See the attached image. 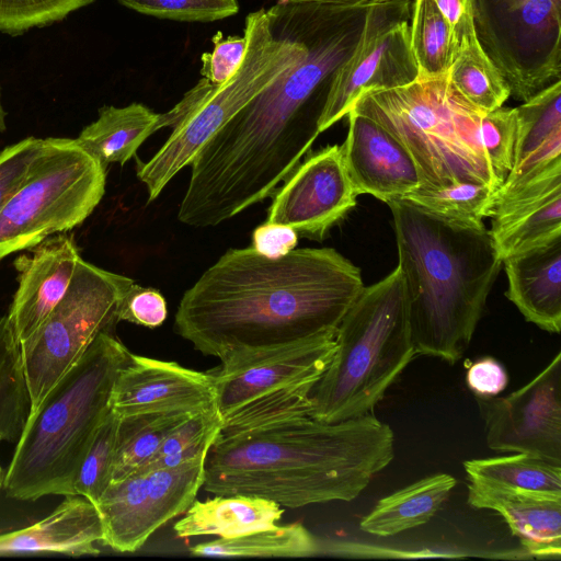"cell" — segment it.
Returning <instances> with one entry per match:
<instances>
[{"mask_svg":"<svg viewBox=\"0 0 561 561\" xmlns=\"http://www.w3.org/2000/svg\"><path fill=\"white\" fill-rule=\"evenodd\" d=\"M364 288L360 270L332 248L278 259L230 249L182 296L174 331L204 355L335 332Z\"/></svg>","mask_w":561,"mask_h":561,"instance_id":"obj_1","label":"cell"},{"mask_svg":"<svg viewBox=\"0 0 561 561\" xmlns=\"http://www.w3.org/2000/svg\"><path fill=\"white\" fill-rule=\"evenodd\" d=\"M368 2L289 3L307 54L198 150L195 168L217 192L251 206L298 167L320 134L331 78L357 44Z\"/></svg>","mask_w":561,"mask_h":561,"instance_id":"obj_2","label":"cell"},{"mask_svg":"<svg viewBox=\"0 0 561 561\" xmlns=\"http://www.w3.org/2000/svg\"><path fill=\"white\" fill-rule=\"evenodd\" d=\"M394 457V434L366 414L340 422L290 417L222 433L210 445L205 491L247 494L298 508L351 502Z\"/></svg>","mask_w":561,"mask_h":561,"instance_id":"obj_3","label":"cell"},{"mask_svg":"<svg viewBox=\"0 0 561 561\" xmlns=\"http://www.w3.org/2000/svg\"><path fill=\"white\" fill-rule=\"evenodd\" d=\"M415 354L457 363L468 348L502 266L490 230L387 203Z\"/></svg>","mask_w":561,"mask_h":561,"instance_id":"obj_4","label":"cell"},{"mask_svg":"<svg viewBox=\"0 0 561 561\" xmlns=\"http://www.w3.org/2000/svg\"><path fill=\"white\" fill-rule=\"evenodd\" d=\"M131 352L102 332L31 412L3 477L8 496L35 501L75 495L78 468L111 410L115 379Z\"/></svg>","mask_w":561,"mask_h":561,"instance_id":"obj_5","label":"cell"},{"mask_svg":"<svg viewBox=\"0 0 561 561\" xmlns=\"http://www.w3.org/2000/svg\"><path fill=\"white\" fill-rule=\"evenodd\" d=\"M335 343L310 393L311 416L323 422L370 414L415 355L399 266L378 283L364 286L343 316Z\"/></svg>","mask_w":561,"mask_h":561,"instance_id":"obj_6","label":"cell"},{"mask_svg":"<svg viewBox=\"0 0 561 561\" xmlns=\"http://www.w3.org/2000/svg\"><path fill=\"white\" fill-rule=\"evenodd\" d=\"M352 108L377 121L403 145L416 165L420 188L461 182L501 187L481 144L483 112L465 101L446 76L366 91Z\"/></svg>","mask_w":561,"mask_h":561,"instance_id":"obj_7","label":"cell"},{"mask_svg":"<svg viewBox=\"0 0 561 561\" xmlns=\"http://www.w3.org/2000/svg\"><path fill=\"white\" fill-rule=\"evenodd\" d=\"M247 54L237 73L222 85L209 88L196 106L173 128L147 162L137 160V178L153 202L198 150L260 92L307 54L290 4L249 13L244 21Z\"/></svg>","mask_w":561,"mask_h":561,"instance_id":"obj_8","label":"cell"},{"mask_svg":"<svg viewBox=\"0 0 561 561\" xmlns=\"http://www.w3.org/2000/svg\"><path fill=\"white\" fill-rule=\"evenodd\" d=\"M106 167L76 139L45 138L24 182L0 213V261L80 226L105 193Z\"/></svg>","mask_w":561,"mask_h":561,"instance_id":"obj_9","label":"cell"},{"mask_svg":"<svg viewBox=\"0 0 561 561\" xmlns=\"http://www.w3.org/2000/svg\"><path fill=\"white\" fill-rule=\"evenodd\" d=\"M134 283L79 260L65 296L20 344L31 412L100 333H115L121 301Z\"/></svg>","mask_w":561,"mask_h":561,"instance_id":"obj_10","label":"cell"},{"mask_svg":"<svg viewBox=\"0 0 561 561\" xmlns=\"http://www.w3.org/2000/svg\"><path fill=\"white\" fill-rule=\"evenodd\" d=\"M473 26L516 100L561 80V0H473Z\"/></svg>","mask_w":561,"mask_h":561,"instance_id":"obj_11","label":"cell"},{"mask_svg":"<svg viewBox=\"0 0 561 561\" xmlns=\"http://www.w3.org/2000/svg\"><path fill=\"white\" fill-rule=\"evenodd\" d=\"M411 9L410 0H369L357 44L331 78L320 133L346 116L362 93L419 79L410 42Z\"/></svg>","mask_w":561,"mask_h":561,"instance_id":"obj_12","label":"cell"},{"mask_svg":"<svg viewBox=\"0 0 561 561\" xmlns=\"http://www.w3.org/2000/svg\"><path fill=\"white\" fill-rule=\"evenodd\" d=\"M207 453L173 468L135 471L112 481L95 506L104 546L135 552L159 528L184 514L204 483Z\"/></svg>","mask_w":561,"mask_h":561,"instance_id":"obj_13","label":"cell"},{"mask_svg":"<svg viewBox=\"0 0 561 561\" xmlns=\"http://www.w3.org/2000/svg\"><path fill=\"white\" fill-rule=\"evenodd\" d=\"M335 332L284 344L234 348L222 354L220 365L209 370L220 416L264 394L314 386L334 354Z\"/></svg>","mask_w":561,"mask_h":561,"instance_id":"obj_14","label":"cell"},{"mask_svg":"<svg viewBox=\"0 0 561 561\" xmlns=\"http://www.w3.org/2000/svg\"><path fill=\"white\" fill-rule=\"evenodd\" d=\"M490 449L527 454L561 466V353L505 397L478 398Z\"/></svg>","mask_w":561,"mask_h":561,"instance_id":"obj_15","label":"cell"},{"mask_svg":"<svg viewBox=\"0 0 561 561\" xmlns=\"http://www.w3.org/2000/svg\"><path fill=\"white\" fill-rule=\"evenodd\" d=\"M267 222L294 228L321 241L355 205V192L340 145L309 156L273 195Z\"/></svg>","mask_w":561,"mask_h":561,"instance_id":"obj_16","label":"cell"},{"mask_svg":"<svg viewBox=\"0 0 561 561\" xmlns=\"http://www.w3.org/2000/svg\"><path fill=\"white\" fill-rule=\"evenodd\" d=\"M110 408L122 417L150 412L199 413L217 410L213 376L130 354L113 385Z\"/></svg>","mask_w":561,"mask_h":561,"instance_id":"obj_17","label":"cell"},{"mask_svg":"<svg viewBox=\"0 0 561 561\" xmlns=\"http://www.w3.org/2000/svg\"><path fill=\"white\" fill-rule=\"evenodd\" d=\"M342 148L346 172L357 193L385 202L420 186L416 165L403 145L374 118L351 108Z\"/></svg>","mask_w":561,"mask_h":561,"instance_id":"obj_18","label":"cell"},{"mask_svg":"<svg viewBox=\"0 0 561 561\" xmlns=\"http://www.w3.org/2000/svg\"><path fill=\"white\" fill-rule=\"evenodd\" d=\"M80 259L73 236L57 233L14 260L19 285L7 317L19 344L41 327L65 296Z\"/></svg>","mask_w":561,"mask_h":561,"instance_id":"obj_19","label":"cell"},{"mask_svg":"<svg viewBox=\"0 0 561 561\" xmlns=\"http://www.w3.org/2000/svg\"><path fill=\"white\" fill-rule=\"evenodd\" d=\"M490 230L501 260L561 233V170L496 195Z\"/></svg>","mask_w":561,"mask_h":561,"instance_id":"obj_20","label":"cell"},{"mask_svg":"<svg viewBox=\"0 0 561 561\" xmlns=\"http://www.w3.org/2000/svg\"><path fill=\"white\" fill-rule=\"evenodd\" d=\"M506 297L524 318L549 333L561 331V233L502 260Z\"/></svg>","mask_w":561,"mask_h":561,"instance_id":"obj_21","label":"cell"},{"mask_svg":"<svg viewBox=\"0 0 561 561\" xmlns=\"http://www.w3.org/2000/svg\"><path fill=\"white\" fill-rule=\"evenodd\" d=\"M103 540L99 511L90 500L75 494L37 523L0 534V556L21 553H60L95 556Z\"/></svg>","mask_w":561,"mask_h":561,"instance_id":"obj_22","label":"cell"},{"mask_svg":"<svg viewBox=\"0 0 561 561\" xmlns=\"http://www.w3.org/2000/svg\"><path fill=\"white\" fill-rule=\"evenodd\" d=\"M468 503L499 513L529 557L560 559L561 499L504 493L469 483Z\"/></svg>","mask_w":561,"mask_h":561,"instance_id":"obj_23","label":"cell"},{"mask_svg":"<svg viewBox=\"0 0 561 561\" xmlns=\"http://www.w3.org/2000/svg\"><path fill=\"white\" fill-rule=\"evenodd\" d=\"M284 508L255 495L215 494L206 501L195 500L173 526L178 538L216 536L233 538L277 525Z\"/></svg>","mask_w":561,"mask_h":561,"instance_id":"obj_24","label":"cell"},{"mask_svg":"<svg viewBox=\"0 0 561 561\" xmlns=\"http://www.w3.org/2000/svg\"><path fill=\"white\" fill-rule=\"evenodd\" d=\"M160 128L161 114L141 103L123 107L104 105L99 110L98 119L85 126L76 140L104 167L110 163L123 165Z\"/></svg>","mask_w":561,"mask_h":561,"instance_id":"obj_25","label":"cell"},{"mask_svg":"<svg viewBox=\"0 0 561 561\" xmlns=\"http://www.w3.org/2000/svg\"><path fill=\"white\" fill-rule=\"evenodd\" d=\"M456 484V479L447 473L423 478L380 499L360 519L359 528L371 535L390 537L426 524Z\"/></svg>","mask_w":561,"mask_h":561,"instance_id":"obj_26","label":"cell"},{"mask_svg":"<svg viewBox=\"0 0 561 561\" xmlns=\"http://www.w3.org/2000/svg\"><path fill=\"white\" fill-rule=\"evenodd\" d=\"M470 484L520 495L561 499V466L518 454L463 462Z\"/></svg>","mask_w":561,"mask_h":561,"instance_id":"obj_27","label":"cell"},{"mask_svg":"<svg viewBox=\"0 0 561 561\" xmlns=\"http://www.w3.org/2000/svg\"><path fill=\"white\" fill-rule=\"evenodd\" d=\"M190 552L203 557L301 558L319 554L321 542L302 523L294 522L197 543Z\"/></svg>","mask_w":561,"mask_h":561,"instance_id":"obj_28","label":"cell"},{"mask_svg":"<svg viewBox=\"0 0 561 561\" xmlns=\"http://www.w3.org/2000/svg\"><path fill=\"white\" fill-rule=\"evenodd\" d=\"M195 413L150 412L118 417L112 481L144 467L168 435Z\"/></svg>","mask_w":561,"mask_h":561,"instance_id":"obj_29","label":"cell"},{"mask_svg":"<svg viewBox=\"0 0 561 561\" xmlns=\"http://www.w3.org/2000/svg\"><path fill=\"white\" fill-rule=\"evenodd\" d=\"M446 78L465 101L483 113L503 106L511 96L506 81L476 36L459 47Z\"/></svg>","mask_w":561,"mask_h":561,"instance_id":"obj_30","label":"cell"},{"mask_svg":"<svg viewBox=\"0 0 561 561\" xmlns=\"http://www.w3.org/2000/svg\"><path fill=\"white\" fill-rule=\"evenodd\" d=\"M31 412L21 346L7 316L0 317V442L16 443Z\"/></svg>","mask_w":561,"mask_h":561,"instance_id":"obj_31","label":"cell"},{"mask_svg":"<svg viewBox=\"0 0 561 561\" xmlns=\"http://www.w3.org/2000/svg\"><path fill=\"white\" fill-rule=\"evenodd\" d=\"M411 48L419 79L446 76L456 55L451 28L433 0H414L410 18Z\"/></svg>","mask_w":561,"mask_h":561,"instance_id":"obj_32","label":"cell"},{"mask_svg":"<svg viewBox=\"0 0 561 561\" xmlns=\"http://www.w3.org/2000/svg\"><path fill=\"white\" fill-rule=\"evenodd\" d=\"M497 188L473 182L456 183L442 188H415L401 197L445 219L468 226H483L496 203Z\"/></svg>","mask_w":561,"mask_h":561,"instance_id":"obj_33","label":"cell"},{"mask_svg":"<svg viewBox=\"0 0 561 561\" xmlns=\"http://www.w3.org/2000/svg\"><path fill=\"white\" fill-rule=\"evenodd\" d=\"M516 108L518 133L513 167L549 140L561 136V80L539 91Z\"/></svg>","mask_w":561,"mask_h":561,"instance_id":"obj_34","label":"cell"},{"mask_svg":"<svg viewBox=\"0 0 561 561\" xmlns=\"http://www.w3.org/2000/svg\"><path fill=\"white\" fill-rule=\"evenodd\" d=\"M313 387L286 388L254 399L224 416L220 432H238L285 419L311 416Z\"/></svg>","mask_w":561,"mask_h":561,"instance_id":"obj_35","label":"cell"},{"mask_svg":"<svg viewBox=\"0 0 561 561\" xmlns=\"http://www.w3.org/2000/svg\"><path fill=\"white\" fill-rule=\"evenodd\" d=\"M222 425L217 410L195 413L176 426L139 470L173 468L208 451Z\"/></svg>","mask_w":561,"mask_h":561,"instance_id":"obj_36","label":"cell"},{"mask_svg":"<svg viewBox=\"0 0 561 561\" xmlns=\"http://www.w3.org/2000/svg\"><path fill=\"white\" fill-rule=\"evenodd\" d=\"M117 423L118 417L110 410L96 428L76 474L75 493L94 505L112 482Z\"/></svg>","mask_w":561,"mask_h":561,"instance_id":"obj_37","label":"cell"},{"mask_svg":"<svg viewBox=\"0 0 561 561\" xmlns=\"http://www.w3.org/2000/svg\"><path fill=\"white\" fill-rule=\"evenodd\" d=\"M95 0H0V32L19 36L65 20Z\"/></svg>","mask_w":561,"mask_h":561,"instance_id":"obj_38","label":"cell"},{"mask_svg":"<svg viewBox=\"0 0 561 561\" xmlns=\"http://www.w3.org/2000/svg\"><path fill=\"white\" fill-rule=\"evenodd\" d=\"M518 133L516 107L501 106L482 113L480 137L491 169L501 185L512 171Z\"/></svg>","mask_w":561,"mask_h":561,"instance_id":"obj_39","label":"cell"},{"mask_svg":"<svg viewBox=\"0 0 561 561\" xmlns=\"http://www.w3.org/2000/svg\"><path fill=\"white\" fill-rule=\"evenodd\" d=\"M145 15L179 22H215L239 12L237 0H117Z\"/></svg>","mask_w":561,"mask_h":561,"instance_id":"obj_40","label":"cell"},{"mask_svg":"<svg viewBox=\"0 0 561 561\" xmlns=\"http://www.w3.org/2000/svg\"><path fill=\"white\" fill-rule=\"evenodd\" d=\"M44 139L30 136L0 152V213L26 179Z\"/></svg>","mask_w":561,"mask_h":561,"instance_id":"obj_41","label":"cell"},{"mask_svg":"<svg viewBox=\"0 0 561 561\" xmlns=\"http://www.w3.org/2000/svg\"><path fill=\"white\" fill-rule=\"evenodd\" d=\"M211 42L213 50L202 55L201 75L214 85H222L232 78L247 54V38L240 35L225 37L217 32Z\"/></svg>","mask_w":561,"mask_h":561,"instance_id":"obj_42","label":"cell"},{"mask_svg":"<svg viewBox=\"0 0 561 561\" xmlns=\"http://www.w3.org/2000/svg\"><path fill=\"white\" fill-rule=\"evenodd\" d=\"M168 308L163 295L156 288L142 287L136 282L124 295L119 309V321L146 328H158L167 319Z\"/></svg>","mask_w":561,"mask_h":561,"instance_id":"obj_43","label":"cell"},{"mask_svg":"<svg viewBox=\"0 0 561 561\" xmlns=\"http://www.w3.org/2000/svg\"><path fill=\"white\" fill-rule=\"evenodd\" d=\"M466 381L478 398L500 394L508 383L505 367L493 357H483L474 362L467 370Z\"/></svg>","mask_w":561,"mask_h":561,"instance_id":"obj_44","label":"cell"},{"mask_svg":"<svg viewBox=\"0 0 561 561\" xmlns=\"http://www.w3.org/2000/svg\"><path fill=\"white\" fill-rule=\"evenodd\" d=\"M298 242L297 231L285 225L264 222L252 233V248L260 254L278 259L295 249Z\"/></svg>","mask_w":561,"mask_h":561,"instance_id":"obj_45","label":"cell"},{"mask_svg":"<svg viewBox=\"0 0 561 561\" xmlns=\"http://www.w3.org/2000/svg\"><path fill=\"white\" fill-rule=\"evenodd\" d=\"M447 20L456 46L476 36L473 26V0H433Z\"/></svg>","mask_w":561,"mask_h":561,"instance_id":"obj_46","label":"cell"},{"mask_svg":"<svg viewBox=\"0 0 561 561\" xmlns=\"http://www.w3.org/2000/svg\"><path fill=\"white\" fill-rule=\"evenodd\" d=\"M368 0H278L279 3H306V2H314V3H341V4H355L365 2Z\"/></svg>","mask_w":561,"mask_h":561,"instance_id":"obj_47","label":"cell"},{"mask_svg":"<svg viewBox=\"0 0 561 561\" xmlns=\"http://www.w3.org/2000/svg\"><path fill=\"white\" fill-rule=\"evenodd\" d=\"M5 117H7V112L4 111L3 105H2L1 89H0V133L4 131L7 129Z\"/></svg>","mask_w":561,"mask_h":561,"instance_id":"obj_48","label":"cell"},{"mask_svg":"<svg viewBox=\"0 0 561 561\" xmlns=\"http://www.w3.org/2000/svg\"><path fill=\"white\" fill-rule=\"evenodd\" d=\"M2 484H3V477H2V468L0 465V491H1Z\"/></svg>","mask_w":561,"mask_h":561,"instance_id":"obj_49","label":"cell"}]
</instances>
